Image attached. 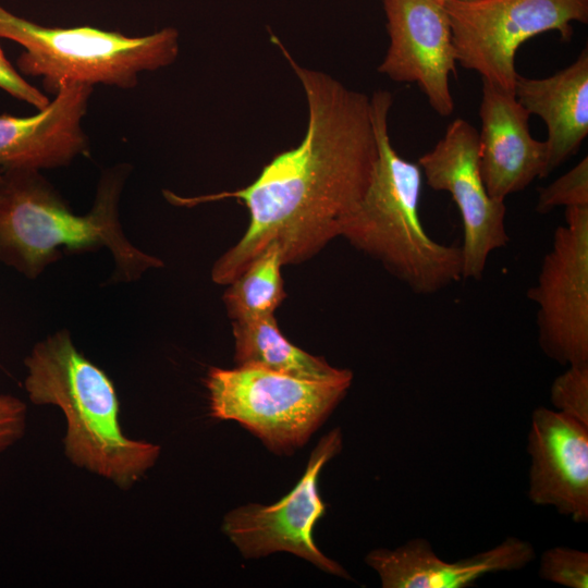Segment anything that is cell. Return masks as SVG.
I'll return each instance as SVG.
<instances>
[{
	"label": "cell",
	"mask_w": 588,
	"mask_h": 588,
	"mask_svg": "<svg viewBox=\"0 0 588 588\" xmlns=\"http://www.w3.org/2000/svg\"><path fill=\"white\" fill-rule=\"evenodd\" d=\"M272 41L305 91L307 130L295 148L278 154L252 184L194 199L235 198L249 213L244 236L213 265L218 284L233 281L271 244L280 248L283 264L318 253L339 236L342 221L367 192L378 160L370 98L299 65L275 36Z\"/></svg>",
	"instance_id": "cell-1"
},
{
	"label": "cell",
	"mask_w": 588,
	"mask_h": 588,
	"mask_svg": "<svg viewBox=\"0 0 588 588\" xmlns=\"http://www.w3.org/2000/svg\"><path fill=\"white\" fill-rule=\"evenodd\" d=\"M128 170H107L93 209L74 215L39 170L2 171L0 179V261L36 278L60 257V249L89 250L106 246L117 264L115 280L132 281L162 261L133 246L119 221V200Z\"/></svg>",
	"instance_id": "cell-2"
},
{
	"label": "cell",
	"mask_w": 588,
	"mask_h": 588,
	"mask_svg": "<svg viewBox=\"0 0 588 588\" xmlns=\"http://www.w3.org/2000/svg\"><path fill=\"white\" fill-rule=\"evenodd\" d=\"M388 90L370 98L378 145L371 182L358 206L344 218L339 236L378 260L416 295H432L463 280L461 247L442 244L425 231L419 216L421 169L392 146Z\"/></svg>",
	"instance_id": "cell-3"
},
{
	"label": "cell",
	"mask_w": 588,
	"mask_h": 588,
	"mask_svg": "<svg viewBox=\"0 0 588 588\" xmlns=\"http://www.w3.org/2000/svg\"><path fill=\"white\" fill-rule=\"evenodd\" d=\"M25 366L30 401L56 405L65 416L64 451L72 463L120 488L152 467L160 446L123 434L112 382L75 348L66 330L37 343Z\"/></svg>",
	"instance_id": "cell-4"
},
{
	"label": "cell",
	"mask_w": 588,
	"mask_h": 588,
	"mask_svg": "<svg viewBox=\"0 0 588 588\" xmlns=\"http://www.w3.org/2000/svg\"><path fill=\"white\" fill-rule=\"evenodd\" d=\"M0 38L24 48L16 60L20 73L41 77L53 95L65 84L133 88L140 73L172 64L180 50L172 27L135 37L93 26L49 27L1 4Z\"/></svg>",
	"instance_id": "cell-5"
},
{
	"label": "cell",
	"mask_w": 588,
	"mask_h": 588,
	"mask_svg": "<svg viewBox=\"0 0 588 588\" xmlns=\"http://www.w3.org/2000/svg\"><path fill=\"white\" fill-rule=\"evenodd\" d=\"M351 383L352 379H298L249 366L212 367L206 379L211 416L240 422L275 454L303 446Z\"/></svg>",
	"instance_id": "cell-6"
},
{
	"label": "cell",
	"mask_w": 588,
	"mask_h": 588,
	"mask_svg": "<svg viewBox=\"0 0 588 588\" xmlns=\"http://www.w3.org/2000/svg\"><path fill=\"white\" fill-rule=\"evenodd\" d=\"M443 7L456 62L512 94L515 56L525 41L551 30L569 40L572 22H588V0H446Z\"/></svg>",
	"instance_id": "cell-7"
},
{
	"label": "cell",
	"mask_w": 588,
	"mask_h": 588,
	"mask_svg": "<svg viewBox=\"0 0 588 588\" xmlns=\"http://www.w3.org/2000/svg\"><path fill=\"white\" fill-rule=\"evenodd\" d=\"M536 283L538 343L562 366L588 363V207L565 208Z\"/></svg>",
	"instance_id": "cell-8"
},
{
	"label": "cell",
	"mask_w": 588,
	"mask_h": 588,
	"mask_svg": "<svg viewBox=\"0 0 588 588\" xmlns=\"http://www.w3.org/2000/svg\"><path fill=\"white\" fill-rule=\"evenodd\" d=\"M342 444L341 429H332L313 450L299 481L279 502L242 505L224 516L223 532L245 559L284 551L326 573L350 578L339 563L318 549L313 537L314 527L327 507L318 491V476L323 466L341 452Z\"/></svg>",
	"instance_id": "cell-9"
},
{
	"label": "cell",
	"mask_w": 588,
	"mask_h": 588,
	"mask_svg": "<svg viewBox=\"0 0 588 588\" xmlns=\"http://www.w3.org/2000/svg\"><path fill=\"white\" fill-rule=\"evenodd\" d=\"M417 163L428 186L449 193L460 211L463 279H481L489 256L505 247L510 236L505 226V201L488 194L480 173L478 132L467 121L455 119Z\"/></svg>",
	"instance_id": "cell-10"
},
{
	"label": "cell",
	"mask_w": 588,
	"mask_h": 588,
	"mask_svg": "<svg viewBox=\"0 0 588 588\" xmlns=\"http://www.w3.org/2000/svg\"><path fill=\"white\" fill-rule=\"evenodd\" d=\"M390 45L380 73L400 83H416L442 117L454 111L449 76L456 54L448 13L436 0H383Z\"/></svg>",
	"instance_id": "cell-11"
},
{
	"label": "cell",
	"mask_w": 588,
	"mask_h": 588,
	"mask_svg": "<svg viewBox=\"0 0 588 588\" xmlns=\"http://www.w3.org/2000/svg\"><path fill=\"white\" fill-rule=\"evenodd\" d=\"M528 499L575 523H588V427L544 406L527 436Z\"/></svg>",
	"instance_id": "cell-12"
},
{
	"label": "cell",
	"mask_w": 588,
	"mask_h": 588,
	"mask_svg": "<svg viewBox=\"0 0 588 588\" xmlns=\"http://www.w3.org/2000/svg\"><path fill=\"white\" fill-rule=\"evenodd\" d=\"M478 161L488 194L498 200L548 176L546 142L535 139L529 113L515 94L483 81L479 107Z\"/></svg>",
	"instance_id": "cell-13"
},
{
	"label": "cell",
	"mask_w": 588,
	"mask_h": 588,
	"mask_svg": "<svg viewBox=\"0 0 588 588\" xmlns=\"http://www.w3.org/2000/svg\"><path fill=\"white\" fill-rule=\"evenodd\" d=\"M94 86L65 84L47 107L28 117L0 115V169L62 167L88 151L83 130Z\"/></svg>",
	"instance_id": "cell-14"
},
{
	"label": "cell",
	"mask_w": 588,
	"mask_h": 588,
	"mask_svg": "<svg viewBox=\"0 0 588 588\" xmlns=\"http://www.w3.org/2000/svg\"><path fill=\"white\" fill-rule=\"evenodd\" d=\"M535 558L529 541L510 536L490 549L448 562L427 539L415 538L394 549H373L365 562L383 588H465L489 574L519 571Z\"/></svg>",
	"instance_id": "cell-15"
},
{
	"label": "cell",
	"mask_w": 588,
	"mask_h": 588,
	"mask_svg": "<svg viewBox=\"0 0 588 588\" xmlns=\"http://www.w3.org/2000/svg\"><path fill=\"white\" fill-rule=\"evenodd\" d=\"M514 94L529 114L546 123L548 175L574 156L588 135V49L546 78L516 77Z\"/></svg>",
	"instance_id": "cell-16"
},
{
	"label": "cell",
	"mask_w": 588,
	"mask_h": 588,
	"mask_svg": "<svg viewBox=\"0 0 588 588\" xmlns=\"http://www.w3.org/2000/svg\"><path fill=\"white\" fill-rule=\"evenodd\" d=\"M232 327L237 366L260 367L311 381L353 379L351 370L335 368L292 344L273 315L234 320Z\"/></svg>",
	"instance_id": "cell-17"
},
{
	"label": "cell",
	"mask_w": 588,
	"mask_h": 588,
	"mask_svg": "<svg viewBox=\"0 0 588 588\" xmlns=\"http://www.w3.org/2000/svg\"><path fill=\"white\" fill-rule=\"evenodd\" d=\"M282 265L280 248L271 244L229 283L223 299L233 321L273 315L286 295Z\"/></svg>",
	"instance_id": "cell-18"
},
{
	"label": "cell",
	"mask_w": 588,
	"mask_h": 588,
	"mask_svg": "<svg viewBox=\"0 0 588 588\" xmlns=\"http://www.w3.org/2000/svg\"><path fill=\"white\" fill-rule=\"evenodd\" d=\"M553 409L588 427V363L566 366L550 388Z\"/></svg>",
	"instance_id": "cell-19"
},
{
	"label": "cell",
	"mask_w": 588,
	"mask_h": 588,
	"mask_svg": "<svg viewBox=\"0 0 588 588\" xmlns=\"http://www.w3.org/2000/svg\"><path fill=\"white\" fill-rule=\"evenodd\" d=\"M538 575L566 588H587L588 553L562 546L547 549L540 556Z\"/></svg>",
	"instance_id": "cell-20"
},
{
	"label": "cell",
	"mask_w": 588,
	"mask_h": 588,
	"mask_svg": "<svg viewBox=\"0 0 588 588\" xmlns=\"http://www.w3.org/2000/svg\"><path fill=\"white\" fill-rule=\"evenodd\" d=\"M556 207H588V158L540 188L536 210L544 215Z\"/></svg>",
	"instance_id": "cell-21"
},
{
	"label": "cell",
	"mask_w": 588,
	"mask_h": 588,
	"mask_svg": "<svg viewBox=\"0 0 588 588\" xmlns=\"http://www.w3.org/2000/svg\"><path fill=\"white\" fill-rule=\"evenodd\" d=\"M0 89L13 98L26 102L38 110L50 102L49 98L38 88L28 83L23 75L7 59L0 46Z\"/></svg>",
	"instance_id": "cell-22"
},
{
	"label": "cell",
	"mask_w": 588,
	"mask_h": 588,
	"mask_svg": "<svg viewBox=\"0 0 588 588\" xmlns=\"http://www.w3.org/2000/svg\"><path fill=\"white\" fill-rule=\"evenodd\" d=\"M26 405L20 399L0 395V454L19 441L25 431Z\"/></svg>",
	"instance_id": "cell-23"
},
{
	"label": "cell",
	"mask_w": 588,
	"mask_h": 588,
	"mask_svg": "<svg viewBox=\"0 0 588 588\" xmlns=\"http://www.w3.org/2000/svg\"><path fill=\"white\" fill-rule=\"evenodd\" d=\"M1 175H2V170L0 169V179H1Z\"/></svg>",
	"instance_id": "cell-24"
},
{
	"label": "cell",
	"mask_w": 588,
	"mask_h": 588,
	"mask_svg": "<svg viewBox=\"0 0 588 588\" xmlns=\"http://www.w3.org/2000/svg\"><path fill=\"white\" fill-rule=\"evenodd\" d=\"M463 1H476V0H463Z\"/></svg>",
	"instance_id": "cell-25"
}]
</instances>
